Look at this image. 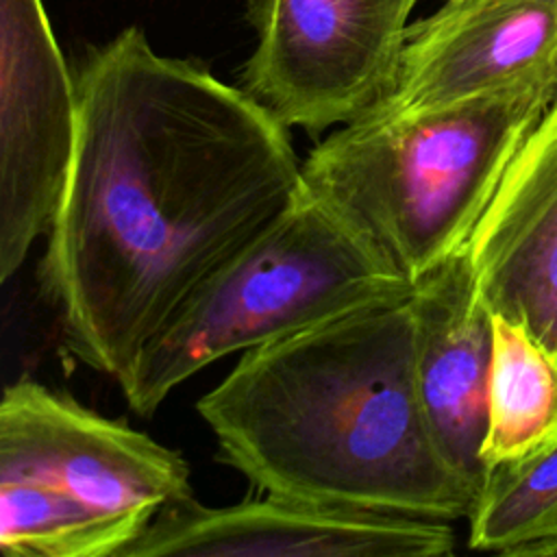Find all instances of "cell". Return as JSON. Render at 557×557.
<instances>
[{"instance_id":"cell-13","label":"cell","mask_w":557,"mask_h":557,"mask_svg":"<svg viewBox=\"0 0 557 557\" xmlns=\"http://www.w3.org/2000/svg\"><path fill=\"white\" fill-rule=\"evenodd\" d=\"M144 527L30 476H0L4 557H122Z\"/></svg>"},{"instance_id":"cell-7","label":"cell","mask_w":557,"mask_h":557,"mask_svg":"<svg viewBox=\"0 0 557 557\" xmlns=\"http://www.w3.org/2000/svg\"><path fill=\"white\" fill-rule=\"evenodd\" d=\"M76 126V76L41 0H0V281L52 224Z\"/></svg>"},{"instance_id":"cell-16","label":"cell","mask_w":557,"mask_h":557,"mask_svg":"<svg viewBox=\"0 0 557 557\" xmlns=\"http://www.w3.org/2000/svg\"><path fill=\"white\" fill-rule=\"evenodd\" d=\"M555 100H557V94H555Z\"/></svg>"},{"instance_id":"cell-2","label":"cell","mask_w":557,"mask_h":557,"mask_svg":"<svg viewBox=\"0 0 557 557\" xmlns=\"http://www.w3.org/2000/svg\"><path fill=\"white\" fill-rule=\"evenodd\" d=\"M196 411L263 494L446 522L474 507L420 405L409 298L242 352Z\"/></svg>"},{"instance_id":"cell-15","label":"cell","mask_w":557,"mask_h":557,"mask_svg":"<svg viewBox=\"0 0 557 557\" xmlns=\"http://www.w3.org/2000/svg\"><path fill=\"white\" fill-rule=\"evenodd\" d=\"M531 555H537V557H557V537H553V540L540 544L537 548L531 550ZM531 555H529V557H531Z\"/></svg>"},{"instance_id":"cell-9","label":"cell","mask_w":557,"mask_h":557,"mask_svg":"<svg viewBox=\"0 0 557 557\" xmlns=\"http://www.w3.org/2000/svg\"><path fill=\"white\" fill-rule=\"evenodd\" d=\"M531 91L557 94V0H444L411 24L396 83L370 113Z\"/></svg>"},{"instance_id":"cell-10","label":"cell","mask_w":557,"mask_h":557,"mask_svg":"<svg viewBox=\"0 0 557 557\" xmlns=\"http://www.w3.org/2000/svg\"><path fill=\"white\" fill-rule=\"evenodd\" d=\"M416 331V385L433 442L472 492L487 481L483 440L492 363V311L461 252L420 278L409 296Z\"/></svg>"},{"instance_id":"cell-8","label":"cell","mask_w":557,"mask_h":557,"mask_svg":"<svg viewBox=\"0 0 557 557\" xmlns=\"http://www.w3.org/2000/svg\"><path fill=\"white\" fill-rule=\"evenodd\" d=\"M455 540L446 520L276 494L222 507L189 496L165 505L122 557H440Z\"/></svg>"},{"instance_id":"cell-6","label":"cell","mask_w":557,"mask_h":557,"mask_svg":"<svg viewBox=\"0 0 557 557\" xmlns=\"http://www.w3.org/2000/svg\"><path fill=\"white\" fill-rule=\"evenodd\" d=\"M0 476L52 483L144 529L165 505L194 496L178 450L30 379L2 392Z\"/></svg>"},{"instance_id":"cell-14","label":"cell","mask_w":557,"mask_h":557,"mask_svg":"<svg viewBox=\"0 0 557 557\" xmlns=\"http://www.w3.org/2000/svg\"><path fill=\"white\" fill-rule=\"evenodd\" d=\"M468 520L474 550L529 557L557 537V446L490 470Z\"/></svg>"},{"instance_id":"cell-1","label":"cell","mask_w":557,"mask_h":557,"mask_svg":"<svg viewBox=\"0 0 557 557\" xmlns=\"http://www.w3.org/2000/svg\"><path fill=\"white\" fill-rule=\"evenodd\" d=\"M78 126L41 283L63 346L115 381L174 311L300 196L289 128L128 26L76 72Z\"/></svg>"},{"instance_id":"cell-5","label":"cell","mask_w":557,"mask_h":557,"mask_svg":"<svg viewBox=\"0 0 557 557\" xmlns=\"http://www.w3.org/2000/svg\"><path fill=\"white\" fill-rule=\"evenodd\" d=\"M420 0H248L257 33L242 83L287 128L322 133L392 91Z\"/></svg>"},{"instance_id":"cell-4","label":"cell","mask_w":557,"mask_h":557,"mask_svg":"<svg viewBox=\"0 0 557 557\" xmlns=\"http://www.w3.org/2000/svg\"><path fill=\"white\" fill-rule=\"evenodd\" d=\"M411 292L370 239L300 185L294 205L174 311L117 383L128 407L150 416L226 355L407 300Z\"/></svg>"},{"instance_id":"cell-3","label":"cell","mask_w":557,"mask_h":557,"mask_svg":"<svg viewBox=\"0 0 557 557\" xmlns=\"http://www.w3.org/2000/svg\"><path fill=\"white\" fill-rule=\"evenodd\" d=\"M553 100L542 91L498 94L420 113H368L307 154L302 191L416 285L466 252L507 165Z\"/></svg>"},{"instance_id":"cell-12","label":"cell","mask_w":557,"mask_h":557,"mask_svg":"<svg viewBox=\"0 0 557 557\" xmlns=\"http://www.w3.org/2000/svg\"><path fill=\"white\" fill-rule=\"evenodd\" d=\"M557 446V350L524 322L492 313L483 463H520Z\"/></svg>"},{"instance_id":"cell-11","label":"cell","mask_w":557,"mask_h":557,"mask_svg":"<svg viewBox=\"0 0 557 557\" xmlns=\"http://www.w3.org/2000/svg\"><path fill=\"white\" fill-rule=\"evenodd\" d=\"M466 255L485 307L557 350V100L516 150Z\"/></svg>"}]
</instances>
